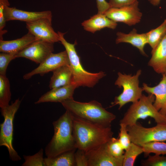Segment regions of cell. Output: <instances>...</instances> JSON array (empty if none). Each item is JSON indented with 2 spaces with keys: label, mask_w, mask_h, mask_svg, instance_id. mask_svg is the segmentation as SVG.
<instances>
[{
  "label": "cell",
  "mask_w": 166,
  "mask_h": 166,
  "mask_svg": "<svg viewBox=\"0 0 166 166\" xmlns=\"http://www.w3.org/2000/svg\"><path fill=\"white\" fill-rule=\"evenodd\" d=\"M162 77L159 83L154 87H150L145 83L143 84V91L155 97L153 105L162 115L166 116V76L162 74Z\"/></svg>",
  "instance_id": "15"
},
{
  "label": "cell",
  "mask_w": 166,
  "mask_h": 166,
  "mask_svg": "<svg viewBox=\"0 0 166 166\" xmlns=\"http://www.w3.org/2000/svg\"><path fill=\"white\" fill-rule=\"evenodd\" d=\"M76 166H88L87 160L85 152L77 149L74 154Z\"/></svg>",
  "instance_id": "32"
},
{
  "label": "cell",
  "mask_w": 166,
  "mask_h": 166,
  "mask_svg": "<svg viewBox=\"0 0 166 166\" xmlns=\"http://www.w3.org/2000/svg\"><path fill=\"white\" fill-rule=\"evenodd\" d=\"M116 43H127L131 44L137 48L141 54L145 56L147 55L144 52V48L148 44L146 34H138L135 29H133L128 34L121 32L117 33Z\"/></svg>",
  "instance_id": "18"
},
{
  "label": "cell",
  "mask_w": 166,
  "mask_h": 166,
  "mask_svg": "<svg viewBox=\"0 0 166 166\" xmlns=\"http://www.w3.org/2000/svg\"><path fill=\"white\" fill-rule=\"evenodd\" d=\"M144 156L147 157L150 154L166 155V143L163 142L155 141L143 145Z\"/></svg>",
  "instance_id": "26"
},
{
  "label": "cell",
  "mask_w": 166,
  "mask_h": 166,
  "mask_svg": "<svg viewBox=\"0 0 166 166\" xmlns=\"http://www.w3.org/2000/svg\"><path fill=\"white\" fill-rule=\"evenodd\" d=\"M141 73V69L138 70L133 75L118 73V77L115 85L119 88H122L123 91L115 97L114 101L109 107L118 105V109H120L127 103L136 102L140 98L143 91L142 88L139 86V78Z\"/></svg>",
  "instance_id": "6"
},
{
  "label": "cell",
  "mask_w": 166,
  "mask_h": 166,
  "mask_svg": "<svg viewBox=\"0 0 166 166\" xmlns=\"http://www.w3.org/2000/svg\"><path fill=\"white\" fill-rule=\"evenodd\" d=\"M53 72L49 85L50 89L73 84L72 72L69 65H62Z\"/></svg>",
  "instance_id": "21"
},
{
  "label": "cell",
  "mask_w": 166,
  "mask_h": 166,
  "mask_svg": "<svg viewBox=\"0 0 166 166\" xmlns=\"http://www.w3.org/2000/svg\"><path fill=\"white\" fill-rule=\"evenodd\" d=\"M137 1L133 4L121 7H111L105 13L109 19L116 22H123L129 26L139 23L142 14L138 7Z\"/></svg>",
  "instance_id": "9"
},
{
  "label": "cell",
  "mask_w": 166,
  "mask_h": 166,
  "mask_svg": "<svg viewBox=\"0 0 166 166\" xmlns=\"http://www.w3.org/2000/svg\"><path fill=\"white\" fill-rule=\"evenodd\" d=\"M143 152L141 146L132 142L124 154L123 166H134L137 157Z\"/></svg>",
  "instance_id": "25"
},
{
  "label": "cell",
  "mask_w": 166,
  "mask_h": 166,
  "mask_svg": "<svg viewBox=\"0 0 166 166\" xmlns=\"http://www.w3.org/2000/svg\"><path fill=\"white\" fill-rule=\"evenodd\" d=\"M98 13L104 14L111 7L109 2L106 0H96Z\"/></svg>",
  "instance_id": "34"
},
{
  "label": "cell",
  "mask_w": 166,
  "mask_h": 166,
  "mask_svg": "<svg viewBox=\"0 0 166 166\" xmlns=\"http://www.w3.org/2000/svg\"><path fill=\"white\" fill-rule=\"evenodd\" d=\"M151 53L148 65L157 73L163 74L166 69V34Z\"/></svg>",
  "instance_id": "17"
},
{
  "label": "cell",
  "mask_w": 166,
  "mask_h": 166,
  "mask_svg": "<svg viewBox=\"0 0 166 166\" xmlns=\"http://www.w3.org/2000/svg\"><path fill=\"white\" fill-rule=\"evenodd\" d=\"M52 124L54 133L45 147L46 157H53L63 152L77 149L73 134L72 113L66 110L65 112Z\"/></svg>",
  "instance_id": "2"
},
{
  "label": "cell",
  "mask_w": 166,
  "mask_h": 166,
  "mask_svg": "<svg viewBox=\"0 0 166 166\" xmlns=\"http://www.w3.org/2000/svg\"><path fill=\"white\" fill-rule=\"evenodd\" d=\"M148 44L154 49L166 34V19L156 28L146 33Z\"/></svg>",
  "instance_id": "23"
},
{
  "label": "cell",
  "mask_w": 166,
  "mask_h": 166,
  "mask_svg": "<svg viewBox=\"0 0 166 166\" xmlns=\"http://www.w3.org/2000/svg\"><path fill=\"white\" fill-rule=\"evenodd\" d=\"M148 1L152 4L156 6L159 4L160 0H148Z\"/></svg>",
  "instance_id": "36"
},
{
  "label": "cell",
  "mask_w": 166,
  "mask_h": 166,
  "mask_svg": "<svg viewBox=\"0 0 166 166\" xmlns=\"http://www.w3.org/2000/svg\"><path fill=\"white\" fill-rule=\"evenodd\" d=\"M10 81L6 76L0 75V107L5 108L9 105L11 98Z\"/></svg>",
  "instance_id": "24"
},
{
  "label": "cell",
  "mask_w": 166,
  "mask_h": 166,
  "mask_svg": "<svg viewBox=\"0 0 166 166\" xmlns=\"http://www.w3.org/2000/svg\"><path fill=\"white\" fill-rule=\"evenodd\" d=\"M4 14L6 21L18 20L26 22L33 21L44 18H52V14L50 10L39 12L27 11L18 9L16 8L6 6Z\"/></svg>",
  "instance_id": "14"
},
{
  "label": "cell",
  "mask_w": 166,
  "mask_h": 166,
  "mask_svg": "<svg viewBox=\"0 0 166 166\" xmlns=\"http://www.w3.org/2000/svg\"><path fill=\"white\" fill-rule=\"evenodd\" d=\"M10 5L8 0H0V17H4V9L6 6H9Z\"/></svg>",
  "instance_id": "35"
},
{
  "label": "cell",
  "mask_w": 166,
  "mask_h": 166,
  "mask_svg": "<svg viewBox=\"0 0 166 166\" xmlns=\"http://www.w3.org/2000/svg\"><path fill=\"white\" fill-rule=\"evenodd\" d=\"M21 103V101L18 98L11 105L1 109V115L4 120L0 125V146L7 148L10 159L14 161H18L22 159L12 144L14 120Z\"/></svg>",
  "instance_id": "7"
},
{
  "label": "cell",
  "mask_w": 166,
  "mask_h": 166,
  "mask_svg": "<svg viewBox=\"0 0 166 166\" xmlns=\"http://www.w3.org/2000/svg\"><path fill=\"white\" fill-rule=\"evenodd\" d=\"M52 18H44L26 22L28 32L36 40H40L54 43L60 41L59 35L52 26Z\"/></svg>",
  "instance_id": "11"
},
{
  "label": "cell",
  "mask_w": 166,
  "mask_h": 166,
  "mask_svg": "<svg viewBox=\"0 0 166 166\" xmlns=\"http://www.w3.org/2000/svg\"><path fill=\"white\" fill-rule=\"evenodd\" d=\"M155 99L153 94H143L138 101L131 105L120 123L130 126L136 124L138 119L148 117L153 118L157 124L166 123V116L161 114L153 105Z\"/></svg>",
  "instance_id": "5"
},
{
  "label": "cell",
  "mask_w": 166,
  "mask_h": 166,
  "mask_svg": "<svg viewBox=\"0 0 166 166\" xmlns=\"http://www.w3.org/2000/svg\"><path fill=\"white\" fill-rule=\"evenodd\" d=\"M107 151L112 156L116 158L122 156L124 154V149L118 139L113 137L105 144Z\"/></svg>",
  "instance_id": "27"
},
{
  "label": "cell",
  "mask_w": 166,
  "mask_h": 166,
  "mask_svg": "<svg viewBox=\"0 0 166 166\" xmlns=\"http://www.w3.org/2000/svg\"><path fill=\"white\" fill-rule=\"evenodd\" d=\"M23 157L25 162L22 164V166H45L42 148H41L34 155H23Z\"/></svg>",
  "instance_id": "28"
},
{
  "label": "cell",
  "mask_w": 166,
  "mask_h": 166,
  "mask_svg": "<svg viewBox=\"0 0 166 166\" xmlns=\"http://www.w3.org/2000/svg\"><path fill=\"white\" fill-rule=\"evenodd\" d=\"M36 40L34 36L29 32L21 38L16 39L10 41L0 40V51L17 54Z\"/></svg>",
  "instance_id": "20"
},
{
  "label": "cell",
  "mask_w": 166,
  "mask_h": 166,
  "mask_svg": "<svg viewBox=\"0 0 166 166\" xmlns=\"http://www.w3.org/2000/svg\"><path fill=\"white\" fill-rule=\"evenodd\" d=\"M61 103L66 110L73 115L87 121L106 126H111L116 116L106 110L101 103L96 100L82 102L73 98L67 99Z\"/></svg>",
  "instance_id": "3"
},
{
  "label": "cell",
  "mask_w": 166,
  "mask_h": 166,
  "mask_svg": "<svg viewBox=\"0 0 166 166\" xmlns=\"http://www.w3.org/2000/svg\"><path fill=\"white\" fill-rule=\"evenodd\" d=\"M16 54L1 52L0 53V75L6 76L7 67L10 62L16 58Z\"/></svg>",
  "instance_id": "31"
},
{
  "label": "cell",
  "mask_w": 166,
  "mask_h": 166,
  "mask_svg": "<svg viewBox=\"0 0 166 166\" xmlns=\"http://www.w3.org/2000/svg\"><path fill=\"white\" fill-rule=\"evenodd\" d=\"M137 0H109L111 7H121L131 5Z\"/></svg>",
  "instance_id": "33"
},
{
  "label": "cell",
  "mask_w": 166,
  "mask_h": 166,
  "mask_svg": "<svg viewBox=\"0 0 166 166\" xmlns=\"http://www.w3.org/2000/svg\"><path fill=\"white\" fill-rule=\"evenodd\" d=\"M77 87L75 84L70 85L53 88L42 96L35 104L46 102L61 103L67 99L73 98V95L75 89Z\"/></svg>",
  "instance_id": "16"
},
{
  "label": "cell",
  "mask_w": 166,
  "mask_h": 166,
  "mask_svg": "<svg viewBox=\"0 0 166 166\" xmlns=\"http://www.w3.org/2000/svg\"><path fill=\"white\" fill-rule=\"evenodd\" d=\"M117 23L107 17L104 14L97 13L81 23L84 29L94 33L105 28L112 29L116 28Z\"/></svg>",
  "instance_id": "19"
},
{
  "label": "cell",
  "mask_w": 166,
  "mask_h": 166,
  "mask_svg": "<svg viewBox=\"0 0 166 166\" xmlns=\"http://www.w3.org/2000/svg\"><path fill=\"white\" fill-rule=\"evenodd\" d=\"M69 59L66 50L56 53H53L40 64L37 67L25 74L23 78L28 80L35 75L39 74L42 76L49 72H53L62 65H69Z\"/></svg>",
  "instance_id": "12"
},
{
  "label": "cell",
  "mask_w": 166,
  "mask_h": 166,
  "mask_svg": "<svg viewBox=\"0 0 166 166\" xmlns=\"http://www.w3.org/2000/svg\"><path fill=\"white\" fill-rule=\"evenodd\" d=\"M163 73L166 76V69H165L164 73Z\"/></svg>",
  "instance_id": "37"
},
{
  "label": "cell",
  "mask_w": 166,
  "mask_h": 166,
  "mask_svg": "<svg viewBox=\"0 0 166 166\" xmlns=\"http://www.w3.org/2000/svg\"><path fill=\"white\" fill-rule=\"evenodd\" d=\"M77 149L63 152L53 157L44 158L45 166H75L74 154Z\"/></svg>",
  "instance_id": "22"
},
{
  "label": "cell",
  "mask_w": 166,
  "mask_h": 166,
  "mask_svg": "<svg viewBox=\"0 0 166 166\" xmlns=\"http://www.w3.org/2000/svg\"><path fill=\"white\" fill-rule=\"evenodd\" d=\"M120 132L118 138L123 148L125 150L129 147L132 142L127 130V126L121 123H120Z\"/></svg>",
  "instance_id": "30"
},
{
  "label": "cell",
  "mask_w": 166,
  "mask_h": 166,
  "mask_svg": "<svg viewBox=\"0 0 166 166\" xmlns=\"http://www.w3.org/2000/svg\"><path fill=\"white\" fill-rule=\"evenodd\" d=\"M146 160H142L141 164L143 166H166V156L164 155H149Z\"/></svg>",
  "instance_id": "29"
},
{
  "label": "cell",
  "mask_w": 166,
  "mask_h": 166,
  "mask_svg": "<svg viewBox=\"0 0 166 166\" xmlns=\"http://www.w3.org/2000/svg\"><path fill=\"white\" fill-rule=\"evenodd\" d=\"M53 51L54 43L36 40L18 53L16 57L25 58L40 64Z\"/></svg>",
  "instance_id": "10"
},
{
  "label": "cell",
  "mask_w": 166,
  "mask_h": 166,
  "mask_svg": "<svg viewBox=\"0 0 166 166\" xmlns=\"http://www.w3.org/2000/svg\"><path fill=\"white\" fill-rule=\"evenodd\" d=\"M127 130L131 141L141 146L149 142L166 141V123L157 124L155 126L146 128L137 122L127 126Z\"/></svg>",
  "instance_id": "8"
},
{
  "label": "cell",
  "mask_w": 166,
  "mask_h": 166,
  "mask_svg": "<svg viewBox=\"0 0 166 166\" xmlns=\"http://www.w3.org/2000/svg\"><path fill=\"white\" fill-rule=\"evenodd\" d=\"M59 41L65 47L69 60V65L72 74L73 84L77 88L80 86L93 87L99 81L105 76L104 72L101 71L97 73L89 72L83 67L80 58L75 48L77 42L70 43L64 37V33L58 31Z\"/></svg>",
  "instance_id": "4"
},
{
  "label": "cell",
  "mask_w": 166,
  "mask_h": 166,
  "mask_svg": "<svg viewBox=\"0 0 166 166\" xmlns=\"http://www.w3.org/2000/svg\"><path fill=\"white\" fill-rule=\"evenodd\" d=\"M72 115L73 134L77 149L86 152L105 144L113 137L111 126L93 123Z\"/></svg>",
  "instance_id": "1"
},
{
  "label": "cell",
  "mask_w": 166,
  "mask_h": 166,
  "mask_svg": "<svg viewBox=\"0 0 166 166\" xmlns=\"http://www.w3.org/2000/svg\"><path fill=\"white\" fill-rule=\"evenodd\" d=\"M105 144L85 152L88 166H123L124 155L113 157L107 151Z\"/></svg>",
  "instance_id": "13"
}]
</instances>
